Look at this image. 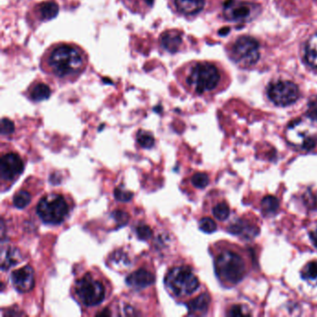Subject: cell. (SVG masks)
Here are the masks:
<instances>
[{
	"label": "cell",
	"mask_w": 317,
	"mask_h": 317,
	"mask_svg": "<svg viewBox=\"0 0 317 317\" xmlns=\"http://www.w3.org/2000/svg\"><path fill=\"white\" fill-rule=\"evenodd\" d=\"M89 64L87 52L74 43L59 42L52 44L40 58L42 72L62 84L76 81Z\"/></svg>",
	"instance_id": "cell-1"
},
{
	"label": "cell",
	"mask_w": 317,
	"mask_h": 317,
	"mask_svg": "<svg viewBox=\"0 0 317 317\" xmlns=\"http://www.w3.org/2000/svg\"><path fill=\"white\" fill-rule=\"evenodd\" d=\"M179 83L188 91L202 95L216 89L221 80L218 68L208 62H196L180 67L175 72Z\"/></svg>",
	"instance_id": "cell-2"
},
{
	"label": "cell",
	"mask_w": 317,
	"mask_h": 317,
	"mask_svg": "<svg viewBox=\"0 0 317 317\" xmlns=\"http://www.w3.org/2000/svg\"><path fill=\"white\" fill-rule=\"evenodd\" d=\"M286 138L295 147L311 151L317 145V122L312 118H301L290 123Z\"/></svg>",
	"instance_id": "cell-3"
},
{
	"label": "cell",
	"mask_w": 317,
	"mask_h": 317,
	"mask_svg": "<svg viewBox=\"0 0 317 317\" xmlns=\"http://www.w3.org/2000/svg\"><path fill=\"white\" fill-rule=\"evenodd\" d=\"M166 288L177 297L191 295L199 287V281L187 266L174 267L165 277Z\"/></svg>",
	"instance_id": "cell-4"
},
{
	"label": "cell",
	"mask_w": 317,
	"mask_h": 317,
	"mask_svg": "<svg viewBox=\"0 0 317 317\" xmlns=\"http://www.w3.org/2000/svg\"><path fill=\"white\" fill-rule=\"evenodd\" d=\"M215 271L220 280L229 285H235L243 279L246 266L238 254L224 251L215 260Z\"/></svg>",
	"instance_id": "cell-5"
},
{
	"label": "cell",
	"mask_w": 317,
	"mask_h": 317,
	"mask_svg": "<svg viewBox=\"0 0 317 317\" xmlns=\"http://www.w3.org/2000/svg\"><path fill=\"white\" fill-rule=\"evenodd\" d=\"M37 212L45 223L57 225L66 219L69 207L63 195L52 193L40 199L37 204Z\"/></svg>",
	"instance_id": "cell-6"
},
{
	"label": "cell",
	"mask_w": 317,
	"mask_h": 317,
	"mask_svg": "<svg viewBox=\"0 0 317 317\" xmlns=\"http://www.w3.org/2000/svg\"><path fill=\"white\" fill-rule=\"evenodd\" d=\"M74 293L80 303L88 307L97 306L105 299V289L103 283L94 279L89 273L76 281L74 284Z\"/></svg>",
	"instance_id": "cell-7"
},
{
	"label": "cell",
	"mask_w": 317,
	"mask_h": 317,
	"mask_svg": "<svg viewBox=\"0 0 317 317\" xmlns=\"http://www.w3.org/2000/svg\"><path fill=\"white\" fill-rule=\"evenodd\" d=\"M231 56L239 66H251L259 57L258 43L252 37H239L232 47Z\"/></svg>",
	"instance_id": "cell-8"
},
{
	"label": "cell",
	"mask_w": 317,
	"mask_h": 317,
	"mask_svg": "<svg viewBox=\"0 0 317 317\" xmlns=\"http://www.w3.org/2000/svg\"><path fill=\"white\" fill-rule=\"evenodd\" d=\"M268 96L273 104L279 106H288L294 104L299 99L300 91L294 83L280 80L273 82L269 86Z\"/></svg>",
	"instance_id": "cell-9"
},
{
	"label": "cell",
	"mask_w": 317,
	"mask_h": 317,
	"mask_svg": "<svg viewBox=\"0 0 317 317\" xmlns=\"http://www.w3.org/2000/svg\"><path fill=\"white\" fill-rule=\"evenodd\" d=\"M258 7L254 4L238 1L227 0L224 3L223 14L229 21L246 22L251 20V17L256 15Z\"/></svg>",
	"instance_id": "cell-10"
},
{
	"label": "cell",
	"mask_w": 317,
	"mask_h": 317,
	"mask_svg": "<svg viewBox=\"0 0 317 317\" xmlns=\"http://www.w3.org/2000/svg\"><path fill=\"white\" fill-rule=\"evenodd\" d=\"M168 3L174 14L189 18L199 14L205 8L207 0H168Z\"/></svg>",
	"instance_id": "cell-11"
},
{
	"label": "cell",
	"mask_w": 317,
	"mask_h": 317,
	"mask_svg": "<svg viewBox=\"0 0 317 317\" xmlns=\"http://www.w3.org/2000/svg\"><path fill=\"white\" fill-rule=\"evenodd\" d=\"M158 45L162 52L170 54L178 53L185 46L184 33L177 29L166 30L159 36Z\"/></svg>",
	"instance_id": "cell-12"
},
{
	"label": "cell",
	"mask_w": 317,
	"mask_h": 317,
	"mask_svg": "<svg viewBox=\"0 0 317 317\" xmlns=\"http://www.w3.org/2000/svg\"><path fill=\"white\" fill-rule=\"evenodd\" d=\"M23 170V162L17 154H7L0 159V176L4 180L12 181Z\"/></svg>",
	"instance_id": "cell-13"
},
{
	"label": "cell",
	"mask_w": 317,
	"mask_h": 317,
	"mask_svg": "<svg viewBox=\"0 0 317 317\" xmlns=\"http://www.w3.org/2000/svg\"><path fill=\"white\" fill-rule=\"evenodd\" d=\"M12 285L20 293H27L35 286V273L31 266H24L11 273Z\"/></svg>",
	"instance_id": "cell-14"
},
{
	"label": "cell",
	"mask_w": 317,
	"mask_h": 317,
	"mask_svg": "<svg viewBox=\"0 0 317 317\" xmlns=\"http://www.w3.org/2000/svg\"><path fill=\"white\" fill-rule=\"evenodd\" d=\"M59 13V6L54 1H43L33 7L32 15L38 22H48Z\"/></svg>",
	"instance_id": "cell-15"
},
{
	"label": "cell",
	"mask_w": 317,
	"mask_h": 317,
	"mask_svg": "<svg viewBox=\"0 0 317 317\" xmlns=\"http://www.w3.org/2000/svg\"><path fill=\"white\" fill-rule=\"evenodd\" d=\"M155 280L154 273L145 269H139L127 277L126 283L129 288L140 290L152 286L155 283Z\"/></svg>",
	"instance_id": "cell-16"
},
{
	"label": "cell",
	"mask_w": 317,
	"mask_h": 317,
	"mask_svg": "<svg viewBox=\"0 0 317 317\" xmlns=\"http://www.w3.org/2000/svg\"><path fill=\"white\" fill-rule=\"evenodd\" d=\"M27 95L33 102H42L48 100L52 95V89L50 85L43 81H34L27 89Z\"/></svg>",
	"instance_id": "cell-17"
},
{
	"label": "cell",
	"mask_w": 317,
	"mask_h": 317,
	"mask_svg": "<svg viewBox=\"0 0 317 317\" xmlns=\"http://www.w3.org/2000/svg\"><path fill=\"white\" fill-rule=\"evenodd\" d=\"M123 5L132 13L144 16L151 10L155 0H120Z\"/></svg>",
	"instance_id": "cell-18"
},
{
	"label": "cell",
	"mask_w": 317,
	"mask_h": 317,
	"mask_svg": "<svg viewBox=\"0 0 317 317\" xmlns=\"http://www.w3.org/2000/svg\"><path fill=\"white\" fill-rule=\"evenodd\" d=\"M210 303V297L208 294H202L192 300L187 304L190 314H204L206 313Z\"/></svg>",
	"instance_id": "cell-19"
},
{
	"label": "cell",
	"mask_w": 317,
	"mask_h": 317,
	"mask_svg": "<svg viewBox=\"0 0 317 317\" xmlns=\"http://www.w3.org/2000/svg\"><path fill=\"white\" fill-rule=\"evenodd\" d=\"M257 230L255 226H251V224L246 223L244 221H236V223L234 222L230 227L229 231L234 234V235H238V236H243L250 238L251 236H255L257 235Z\"/></svg>",
	"instance_id": "cell-20"
},
{
	"label": "cell",
	"mask_w": 317,
	"mask_h": 317,
	"mask_svg": "<svg viewBox=\"0 0 317 317\" xmlns=\"http://www.w3.org/2000/svg\"><path fill=\"white\" fill-rule=\"evenodd\" d=\"M302 278L311 288H317V260L311 261L303 267Z\"/></svg>",
	"instance_id": "cell-21"
},
{
	"label": "cell",
	"mask_w": 317,
	"mask_h": 317,
	"mask_svg": "<svg viewBox=\"0 0 317 317\" xmlns=\"http://www.w3.org/2000/svg\"><path fill=\"white\" fill-rule=\"evenodd\" d=\"M305 58L311 66L317 68V35L309 39L306 46Z\"/></svg>",
	"instance_id": "cell-22"
},
{
	"label": "cell",
	"mask_w": 317,
	"mask_h": 317,
	"mask_svg": "<svg viewBox=\"0 0 317 317\" xmlns=\"http://www.w3.org/2000/svg\"><path fill=\"white\" fill-rule=\"evenodd\" d=\"M21 259L22 258H21V254H20L19 251L10 248L6 251V256H4L2 258L1 268L3 271L8 270L10 267L19 263L21 261Z\"/></svg>",
	"instance_id": "cell-23"
},
{
	"label": "cell",
	"mask_w": 317,
	"mask_h": 317,
	"mask_svg": "<svg viewBox=\"0 0 317 317\" xmlns=\"http://www.w3.org/2000/svg\"><path fill=\"white\" fill-rule=\"evenodd\" d=\"M279 207V202L274 196H266L261 201V211L264 215L274 214Z\"/></svg>",
	"instance_id": "cell-24"
},
{
	"label": "cell",
	"mask_w": 317,
	"mask_h": 317,
	"mask_svg": "<svg viewBox=\"0 0 317 317\" xmlns=\"http://www.w3.org/2000/svg\"><path fill=\"white\" fill-rule=\"evenodd\" d=\"M137 140L142 148H152L155 144V138L150 132L140 130L137 134Z\"/></svg>",
	"instance_id": "cell-25"
},
{
	"label": "cell",
	"mask_w": 317,
	"mask_h": 317,
	"mask_svg": "<svg viewBox=\"0 0 317 317\" xmlns=\"http://www.w3.org/2000/svg\"><path fill=\"white\" fill-rule=\"evenodd\" d=\"M31 202V195L26 191H20L17 192L13 198V205L17 208H24L27 207Z\"/></svg>",
	"instance_id": "cell-26"
},
{
	"label": "cell",
	"mask_w": 317,
	"mask_h": 317,
	"mask_svg": "<svg viewBox=\"0 0 317 317\" xmlns=\"http://www.w3.org/2000/svg\"><path fill=\"white\" fill-rule=\"evenodd\" d=\"M213 215L219 221H225L230 215V208L228 205L224 202L218 204L217 206L214 207Z\"/></svg>",
	"instance_id": "cell-27"
},
{
	"label": "cell",
	"mask_w": 317,
	"mask_h": 317,
	"mask_svg": "<svg viewBox=\"0 0 317 317\" xmlns=\"http://www.w3.org/2000/svg\"><path fill=\"white\" fill-rule=\"evenodd\" d=\"M209 183V179L206 173H195L192 178V184L196 188L203 189L207 187Z\"/></svg>",
	"instance_id": "cell-28"
},
{
	"label": "cell",
	"mask_w": 317,
	"mask_h": 317,
	"mask_svg": "<svg viewBox=\"0 0 317 317\" xmlns=\"http://www.w3.org/2000/svg\"><path fill=\"white\" fill-rule=\"evenodd\" d=\"M199 228L201 231H203L206 234H211L216 231L217 224L210 218H203L199 221Z\"/></svg>",
	"instance_id": "cell-29"
},
{
	"label": "cell",
	"mask_w": 317,
	"mask_h": 317,
	"mask_svg": "<svg viewBox=\"0 0 317 317\" xmlns=\"http://www.w3.org/2000/svg\"><path fill=\"white\" fill-rule=\"evenodd\" d=\"M136 234H137V236H138V238L140 240L146 241L153 236V231L148 225L140 224L136 229Z\"/></svg>",
	"instance_id": "cell-30"
},
{
	"label": "cell",
	"mask_w": 317,
	"mask_h": 317,
	"mask_svg": "<svg viewBox=\"0 0 317 317\" xmlns=\"http://www.w3.org/2000/svg\"><path fill=\"white\" fill-rule=\"evenodd\" d=\"M111 260L113 261L114 264H119L118 266H122L121 264H123L124 266H127L129 264V260L127 258V255L124 253L123 251H117L115 253H113L112 257H111Z\"/></svg>",
	"instance_id": "cell-31"
},
{
	"label": "cell",
	"mask_w": 317,
	"mask_h": 317,
	"mask_svg": "<svg viewBox=\"0 0 317 317\" xmlns=\"http://www.w3.org/2000/svg\"><path fill=\"white\" fill-rule=\"evenodd\" d=\"M115 197H116V199L120 201V202H127L132 198L133 193L129 191L123 190L121 188H117L115 190Z\"/></svg>",
	"instance_id": "cell-32"
},
{
	"label": "cell",
	"mask_w": 317,
	"mask_h": 317,
	"mask_svg": "<svg viewBox=\"0 0 317 317\" xmlns=\"http://www.w3.org/2000/svg\"><path fill=\"white\" fill-rule=\"evenodd\" d=\"M15 127L13 122L7 118H3L1 121V133L3 135H9L14 132Z\"/></svg>",
	"instance_id": "cell-33"
},
{
	"label": "cell",
	"mask_w": 317,
	"mask_h": 317,
	"mask_svg": "<svg viewBox=\"0 0 317 317\" xmlns=\"http://www.w3.org/2000/svg\"><path fill=\"white\" fill-rule=\"evenodd\" d=\"M113 218L119 226H123L128 221V214L126 213L122 210H116L113 212Z\"/></svg>",
	"instance_id": "cell-34"
},
{
	"label": "cell",
	"mask_w": 317,
	"mask_h": 317,
	"mask_svg": "<svg viewBox=\"0 0 317 317\" xmlns=\"http://www.w3.org/2000/svg\"><path fill=\"white\" fill-rule=\"evenodd\" d=\"M308 117L316 120L317 122V98H314L311 100L310 103L308 104Z\"/></svg>",
	"instance_id": "cell-35"
},
{
	"label": "cell",
	"mask_w": 317,
	"mask_h": 317,
	"mask_svg": "<svg viewBox=\"0 0 317 317\" xmlns=\"http://www.w3.org/2000/svg\"><path fill=\"white\" fill-rule=\"evenodd\" d=\"M250 313L247 312L246 310H244L243 306L241 305H236L234 306L229 313V316H232V317H236V316H249Z\"/></svg>",
	"instance_id": "cell-36"
},
{
	"label": "cell",
	"mask_w": 317,
	"mask_h": 317,
	"mask_svg": "<svg viewBox=\"0 0 317 317\" xmlns=\"http://www.w3.org/2000/svg\"><path fill=\"white\" fill-rule=\"evenodd\" d=\"M310 238L312 242L317 248V226L310 233Z\"/></svg>",
	"instance_id": "cell-37"
},
{
	"label": "cell",
	"mask_w": 317,
	"mask_h": 317,
	"mask_svg": "<svg viewBox=\"0 0 317 317\" xmlns=\"http://www.w3.org/2000/svg\"><path fill=\"white\" fill-rule=\"evenodd\" d=\"M97 316H100V317H106V316H111V313L109 311L107 310V309H105V310L103 311V312H101V313L97 314Z\"/></svg>",
	"instance_id": "cell-38"
}]
</instances>
